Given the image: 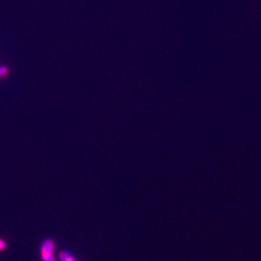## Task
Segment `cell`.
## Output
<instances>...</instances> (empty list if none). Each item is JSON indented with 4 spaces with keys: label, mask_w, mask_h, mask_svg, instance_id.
I'll list each match as a JSON object with an SVG mask.
<instances>
[{
    "label": "cell",
    "mask_w": 261,
    "mask_h": 261,
    "mask_svg": "<svg viewBox=\"0 0 261 261\" xmlns=\"http://www.w3.org/2000/svg\"><path fill=\"white\" fill-rule=\"evenodd\" d=\"M56 241L53 237H46L40 245V257L42 261H58L56 259Z\"/></svg>",
    "instance_id": "obj_1"
},
{
    "label": "cell",
    "mask_w": 261,
    "mask_h": 261,
    "mask_svg": "<svg viewBox=\"0 0 261 261\" xmlns=\"http://www.w3.org/2000/svg\"><path fill=\"white\" fill-rule=\"evenodd\" d=\"M8 74V69L5 67H0V79H3Z\"/></svg>",
    "instance_id": "obj_3"
},
{
    "label": "cell",
    "mask_w": 261,
    "mask_h": 261,
    "mask_svg": "<svg viewBox=\"0 0 261 261\" xmlns=\"http://www.w3.org/2000/svg\"><path fill=\"white\" fill-rule=\"evenodd\" d=\"M7 249V243L4 239L0 238V252H3Z\"/></svg>",
    "instance_id": "obj_4"
},
{
    "label": "cell",
    "mask_w": 261,
    "mask_h": 261,
    "mask_svg": "<svg viewBox=\"0 0 261 261\" xmlns=\"http://www.w3.org/2000/svg\"><path fill=\"white\" fill-rule=\"evenodd\" d=\"M57 258L58 261H79L76 259L74 252L67 249H63L57 252Z\"/></svg>",
    "instance_id": "obj_2"
}]
</instances>
